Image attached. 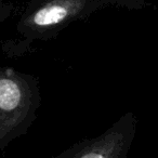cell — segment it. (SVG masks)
Returning <instances> with one entry per match:
<instances>
[{"label":"cell","mask_w":158,"mask_h":158,"mask_svg":"<svg viewBox=\"0 0 158 158\" xmlns=\"http://www.w3.org/2000/svg\"><path fill=\"white\" fill-rule=\"evenodd\" d=\"M31 105L26 82L10 70L0 72V140L22 123Z\"/></svg>","instance_id":"1"},{"label":"cell","mask_w":158,"mask_h":158,"mask_svg":"<svg viewBox=\"0 0 158 158\" xmlns=\"http://www.w3.org/2000/svg\"><path fill=\"white\" fill-rule=\"evenodd\" d=\"M82 7L84 0H50L31 14L28 24L36 28L54 27L77 14Z\"/></svg>","instance_id":"2"},{"label":"cell","mask_w":158,"mask_h":158,"mask_svg":"<svg viewBox=\"0 0 158 158\" xmlns=\"http://www.w3.org/2000/svg\"><path fill=\"white\" fill-rule=\"evenodd\" d=\"M123 140L119 133H107L87 144L75 154L81 158H113L118 157L123 149Z\"/></svg>","instance_id":"3"}]
</instances>
